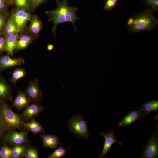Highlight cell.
<instances>
[{
	"label": "cell",
	"mask_w": 158,
	"mask_h": 158,
	"mask_svg": "<svg viewBox=\"0 0 158 158\" xmlns=\"http://www.w3.org/2000/svg\"><path fill=\"white\" fill-rule=\"evenodd\" d=\"M6 130L3 125L0 122V138L4 136Z\"/></svg>",
	"instance_id": "obj_33"
},
{
	"label": "cell",
	"mask_w": 158,
	"mask_h": 158,
	"mask_svg": "<svg viewBox=\"0 0 158 158\" xmlns=\"http://www.w3.org/2000/svg\"><path fill=\"white\" fill-rule=\"evenodd\" d=\"M12 157V149L6 145H3L0 148V158H10Z\"/></svg>",
	"instance_id": "obj_26"
},
{
	"label": "cell",
	"mask_w": 158,
	"mask_h": 158,
	"mask_svg": "<svg viewBox=\"0 0 158 158\" xmlns=\"http://www.w3.org/2000/svg\"><path fill=\"white\" fill-rule=\"evenodd\" d=\"M25 155L26 158H38L39 157L38 152L36 149L30 147L26 148Z\"/></svg>",
	"instance_id": "obj_27"
},
{
	"label": "cell",
	"mask_w": 158,
	"mask_h": 158,
	"mask_svg": "<svg viewBox=\"0 0 158 158\" xmlns=\"http://www.w3.org/2000/svg\"><path fill=\"white\" fill-rule=\"evenodd\" d=\"M24 126L29 131L34 134H37L41 133H45L44 128L34 118L29 122L23 123Z\"/></svg>",
	"instance_id": "obj_17"
},
{
	"label": "cell",
	"mask_w": 158,
	"mask_h": 158,
	"mask_svg": "<svg viewBox=\"0 0 158 158\" xmlns=\"http://www.w3.org/2000/svg\"><path fill=\"white\" fill-rule=\"evenodd\" d=\"M16 6L21 8H27L29 7V0H13Z\"/></svg>",
	"instance_id": "obj_29"
},
{
	"label": "cell",
	"mask_w": 158,
	"mask_h": 158,
	"mask_svg": "<svg viewBox=\"0 0 158 158\" xmlns=\"http://www.w3.org/2000/svg\"><path fill=\"white\" fill-rule=\"evenodd\" d=\"M32 4L35 6L38 5L41 3L44 0H30Z\"/></svg>",
	"instance_id": "obj_34"
},
{
	"label": "cell",
	"mask_w": 158,
	"mask_h": 158,
	"mask_svg": "<svg viewBox=\"0 0 158 158\" xmlns=\"http://www.w3.org/2000/svg\"><path fill=\"white\" fill-rule=\"evenodd\" d=\"M16 25L18 31L21 30L26 22L30 18V15L24 9L21 8L16 11L12 16Z\"/></svg>",
	"instance_id": "obj_11"
},
{
	"label": "cell",
	"mask_w": 158,
	"mask_h": 158,
	"mask_svg": "<svg viewBox=\"0 0 158 158\" xmlns=\"http://www.w3.org/2000/svg\"><path fill=\"white\" fill-rule=\"evenodd\" d=\"M158 25V20L154 16L153 12L146 10L128 18L127 23L128 30L130 34L154 29Z\"/></svg>",
	"instance_id": "obj_2"
},
{
	"label": "cell",
	"mask_w": 158,
	"mask_h": 158,
	"mask_svg": "<svg viewBox=\"0 0 158 158\" xmlns=\"http://www.w3.org/2000/svg\"><path fill=\"white\" fill-rule=\"evenodd\" d=\"M40 137L44 147L45 148L56 149L57 148L59 144H64L59 142V137L56 135L49 134H41Z\"/></svg>",
	"instance_id": "obj_15"
},
{
	"label": "cell",
	"mask_w": 158,
	"mask_h": 158,
	"mask_svg": "<svg viewBox=\"0 0 158 158\" xmlns=\"http://www.w3.org/2000/svg\"><path fill=\"white\" fill-rule=\"evenodd\" d=\"M118 0H107L104 7L105 11L111 10L116 6Z\"/></svg>",
	"instance_id": "obj_28"
},
{
	"label": "cell",
	"mask_w": 158,
	"mask_h": 158,
	"mask_svg": "<svg viewBox=\"0 0 158 158\" xmlns=\"http://www.w3.org/2000/svg\"><path fill=\"white\" fill-rule=\"evenodd\" d=\"M139 110L143 116L148 115L153 112H158V101L152 100L147 102L142 105Z\"/></svg>",
	"instance_id": "obj_16"
},
{
	"label": "cell",
	"mask_w": 158,
	"mask_h": 158,
	"mask_svg": "<svg viewBox=\"0 0 158 158\" xmlns=\"http://www.w3.org/2000/svg\"><path fill=\"white\" fill-rule=\"evenodd\" d=\"M0 117L6 131L20 129L23 126L21 117L12 110L5 101H0Z\"/></svg>",
	"instance_id": "obj_3"
},
{
	"label": "cell",
	"mask_w": 158,
	"mask_h": 158,
	"mask_svg": "<svg viewBox=\"0 0 158 158\" xmlns=\"http://www.w3.org/2000/svg\"><path fill=\"white\" fill-rule=\"evenodd\" d=\"M8 4H11L13 3V0H4Z\"/></svg>",
	"instance_id": "obj_36"
},
{
	"label": "cell",
	"mask_w": 158,
	"mask_h": 158,
	"mask_svg": "<svg viewBox=\"0 0 158 158\" xmlns=\"http://www.w3.org/2000/svg\"><path fill=\"white\" fill-rule=\"evenodd\" d=\"M158 155V132L152 133L147 143L144 148L139 158H157Z\"/></svg>",
	"instance_id": "obj_5"
},
{
	"label": "cell",
	"mask_w": 158,
	"mask_h": 158,
	"mask_svg": "<svg viewBox=\"0 0 158 158\" xmlns=\"http://www.w3.org/2000/svg\"><path fill=\"white\" fill-rule=\"evenodd\" d=\"M6 20V17L3 14H0V34L4 30Z\"/></svg>",
	"instance_id": "obj_30"
},
{
	"label": "cell",
	"mask_w": 158,
	"mask_h": 158,
	"mask_svg": "<svg viewBox=\"0 0 158 158\" xmlns=\"http://www.w3.org/2000/svg\"><path fill=\"white\" fill-rule=\"evenodd\" d=\"M44 109L39 103L33 102L26 107L22 114V117L25 120L32 119L34 116L39 115Z\"/></svg>",
	"instance_id": "obj_12"
},
{
	"label": "cell",
	"mask_w": 158,
	"mask_h": 158,
	"mask_svg": "<svg viewBox=\"0 0 158 158\" xmlns=\"http://www.w3.org/2000/svg\"><path fill=\"white\" fill-rule=\"evenodd\" d=\"M31 101L25 92L19 90L13 101V106L18 110L20 111L28 106Z\"/></svg>",
	"instance_id": "obj_13"
},
{
	"label": "cell",
	"mask_w": 158,
	"mask_h": 158,
	"mask_svg": "<svg viewBox=\"0 0 158 158\" xmlns=\"http://www.w3.org/2000/svg\"><path fill=\"white\" fill-rule=\"evenodd\" d=\"M26 70L24 68H16L12 73L10 81L14 85H16L17 81L24 77L26 74Z\"/></svg>",
	"instance_id": "obj_21"
},
{
	"label": "cell",
	"mask_w": 158,
	"mask_h": 158,
	"mask_svg": "<svg viewBox=\"0 0 158 158\" xmlns=\"http://www.w3.org/2000/svg\"><path fill=\"white\" fill-rule=\"evenodd\" d=\"M14 35L6 37V40L5 51L10 56H13L16 48L17 41V34Z\"/></svg>",
	"instance_id": "obj_18"
},
{
	"label": "cell",
	"mask_w": 158,
	"mask_h": 158,
	"mask_svg": "<svg viewBox=\"0 0 158 158\" xmlns=\"http://www.w3.org/2000/svg\"><path fill=\"white\" fill-rule=\"evenodd\" d=\"M18 31L15 23L11 17L6 23L5 28L4 31L7 37L14 35Z\"/></svg>",
	"instance_id": "obj_20"
},
{
	"label": "cell",
	"mask_w": 158,
	"mask_h": 158,
	"mask_svg": "<svg viewBox=\"0 0 158 158\" xmlns=\"http://www.w3.org/2000/svg\"><path fill=\"white\" fill-rule=\"evenodd\" d=\"M68 149H65L63 146H60L56 150L48 157L49 158H58L64 156L66 154Z\"/></svg>",
	"instance_id": "obj_25"
},
{
	"label": "cell",
	"mask_w": 158,
	"mask_h": 158,
	"mask_svg": "<svg viewBox=\"0 0 158 158\" xmlns=\"http://www.w3.org/2000/svg\"><path fill=\"white\" fill-rule=\"evenodd\" d=\"M25 92L33 102L39 103L41 101L42 93L40 88L37 78L30 81Z\"/></svg>",
	"instance_id": "obj_7"
},
{
	"label": "cell",
	"mask_w": 158,
	"mask_h": 158,
	"mask_svg": "<svg viewBox=\"0 0 158 158\" xmlns=\"http://www.w3.org/2000/svg\"><path fill=\"white\" fill-rule=\"evenodd\" d=\"M99 135L104 137L105 139L102 150L99 156V158H103L105 157L113 144L117 143L121 145H122V144L115 138L114 133L112 128L110 132L107 133L102 132L99 133Z\"/></svg>",
	"instance_id": "obj_8"
},
{
	"label": "cell",
	"mask_w": 158,
	"mask_h": 158,
	"mask_svg": "<svg viewBox=\"0 0 158 158\" xmlns=\"http://www.w3.org/2000/svg\"><path fill=\"white\" fill-rule=\"evenodd\" d=\"M54 46L51 44H48L47 47V49L48 51H51L54 48Z\"/></svg>",
	"instance_id": "obj_35"
},
{
	"label": "cell",
	"mask_w": 158,
	"mask_h": 158,
	"mask_svg": "<svg viewBox=\"0 0 158 158\" xmlns=\"http://www.w3.org/2000/svg\"><path fill=\"white\" fill-rule=\"evenodd\" d=\"M12 149L11 158H18L25 155L26 147L23 144L14 146Z\"/></svg>",
	"instance_id": "obj_22"
},
{
	"label": "cell",
	"mask_w": 158,
	"mask_h": 158,
	"mask_svg": "<svg viewBox=\"0 0 158 158\" xmlns=\"http://www.w3.org/2000/svg\"><path fill=\"white\" fill-rule=\"evenodd\" d=\"M70 131L77 138H82L88 140L90 135L88 131L87 122L85 120L83 115L78 114L71 118L68 122Z\"/></svg>",
	"instance_id": "obj_4"
},
{
	"label": "cell",
	"mask_w": 158,
	"mask_h": 158,
	"mask_svg": "<svg viewBox=\"0 0 158 158\" xmlns=\"http://www.w3.org/2000/svg\"><path fill=\"white\" fill-rule=\"evenodd\" d=\"M13 97L11 86L0 74V101H12Z\"/></svg>",
	"instance_id": "obj_10"
},
{
	"label": "cell",
	"mask_w": 158,
	"mask_h": 158,
	"mask_svg": "<svg viewBox=\"0 0 158 158\" xmlns=\"http://www.w3.org/2000/svg\"></svg>",
	"instance_id": "obj_38"
},
{
	"label": "cell",
	"mask_w": 158,
	"mask_h": 158,
	"mask_svg": "<svg viewBox=\"0 0 158 158\" xmlns=\"http://www.w3.org/2000/svg\"><path fill=\"white\" fill-rule=\"evenodd\" d=\"M146 9L153 12L158 11V0H142Z\"/></svg>",
	"instance_id": "obj_24"
},
{
	"label": "cell",
	"mask_w": 158,
	"mask_h": 158,
	"mask_svg": "<svg viewBox=\"0 0 158 158\" xmlns=\"http://www.w3.org/2000/svg\"><path fill=\"white\" fill-rule=\"evenodd\" d=\"M32 38L27 35L21 36L17 40L14 51L23 50L25 49L31 43Z\"/></svg>",
	"instance_id": "obj_19"
},
{
	"label": "cell",
	"mask_w": 158,
	"mask_h": 158,
	"mask_svg": "<svg viewBox=\"0 0 158 158\" xmlns=\"http://www.w3.org/2000/svg\"><path fill=\"white\" fill-rule=\"evenodd\" d=\"M0 122H1V123H2L1 120V118H0Z\"/></svg>",
	"instance_id": "obj_37"
},
{
	"label": "cell",
	"mask_w": 158,
	"mask_h": 158,
	"mask_svg": "<svg viewBox=\"0 0 158 158\" xmlns=\"http://www.w3.org/2000/svg\"><path fill=\"white\" fill-rule=\"evenodd\" d=\"M7 4L4 0H0V14H4L6 11Z\"/></svg>",
	"instance_id": "obj_31"
},
{
	"label": "cell",
	"mask_w": 158,
	"mask_h": 158,
	"mask_svg": "<svg viewBox=\"0 0 158 158\" xmlns=\"http://www.w3.org/2000/svg\"><path fill=\"white\" fill-rule=\"evenodd\" d=\"M42 27V24L39 19L36 17H33L31 20L30 29L31 32L35 34L38 33Z\"/></svg>",
	"instance_id": "obj_23"
},
{
	"label": "cell",
	"mask_w": 158,
	"mask_h": 158,
	"mask_svg": "<svg viewBox=\"0 0 158 158\" xmlns=\"http://www.w3.org/2000/svg\"><path fill=\"white\" fill-rule=\"evenodd\" d=\"M6 39L2 37H0V55L5 50V46Z\"/></svg>",
	"instance_id": "obj_32"
},
{
	"label": "cell",
	"mask_w": 158,
	"mask_h": 158,
	"mask_svg": "<svg viewBox=\"0 0 158 158\" xmlns=\"http://www.w3.org/2000/svg\"><path fill=\"white\" fill-rule=\"evenodd\" d=\"M4 136L5 142L14 146L23 144L27 141V133L24 130L18 132L11 130Z\"/></svg>",
	"instance_id": "obj_6"
},
{
	"label": "cell",
	"mask_w": 158,
	"mask_h": 158,
	"mask_svg": "<svg viewBox=\"0 0 158 158\" xmlns=\"http://www.w3.org/2000/svg\"><path fill=\"white\" fill-rule=\"evenodd\" d=\"M57 8L55 10L47 11L49 16V21H52L54 26L52 31L55 33L57 25L65 22H71L74 27V31L77 30L75 22L79 20L77 16V7H72L69 5L67 0H58L56 2Z\"/></svg>",
	"instance_id": "obj_1"
},
{
	"label": "cell",
	"mask_w": 158,
	"mask_h": 158,
	"mask_svg": "<svg viewBox=\"0 0 158 158\" xmlns=\"http://www.w3.org/2000/svg\"><path fill=\"white\" fill-rule=\"evenodd\" d=\"M143 117L138 110L130 111L118 123L120 126H128L140 118Z\"/></svg>",
	"instance_id": "obj_14"
},
{
	"label": "cell",
	"mask_w": 158,
	"mask_h": 158,
	"mask_svg": "<svg viewBox=\"0 0 158 158\" xmlns=\"http://www.w3.org/2000/svg\"><path fill=\"white\" fill-rule=\"evenodd\" d=\"M24 63V60L22 58H12L9 55L0 56V71L13 66L21 65Z\"/></svg>",
	"instance_id": "obj_9"
}]
</instances>
